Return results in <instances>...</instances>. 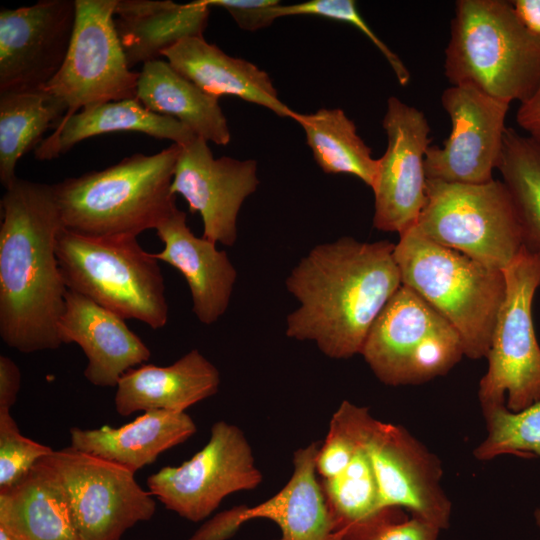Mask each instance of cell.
Returning <instances> with one entry per match:
<instances>
[{"label":"cell","mask_w":540,"mask_h":540,"mask_svg":"<svg viewBox=\"0 0 540 540\" xmlns=\"http://www.w3.org/2000/svg\"><path fill=\"white\" fill-rule=\"evenodd\" d=\"M394 250L386 240L348 236L313 247L285 281L299 303L286 318V336L312 341L332 359L360 354L374 321L402 286Z\"/></svg>","instance_id":"1"},{"label":"cell","mask_w":540,"mask_h":540,"mask_svg":"<svg viewBox=\"0 0 540 540\" xmlns=\"http://www.w3.org/2000/svg\"><path fill=\"white\" fill-rule=\"evenodd\" d=\"M0 204V337L22 353L55 350L68 288L56 256L64 226L52 185L17 177Z\"/></svg>","instance_id":"2"},{"label":"cell","mask_w":540,"mask_h":540,"mask_svg":"<svg viewBox=\"0 0 540 540\" xmlns=\"http://www.w3.org/2000/svg\"><path fill=\"white\" fill-rule=\"evenodd\" d=\"M181 146L123 158L52 185L64 228L90 237L135 236L176 209L172 180Z\"/></svg>","instance_id":"3"},{"label":"cell","mask_w":540,"mask_h":540,"mask_svg":"<svg viewBox=\"0 0 540 540\" xmlns=\"http://www.w3.org/2000/svg\"><path fill=\"white\" fill-rule=\"evenodd\" d=\"M444 71L452 86L522 103L540 84V36L523 25L511 1L458 0Z\"/></svg>","instance_id":"4"},{"label":"cell","mask_w":540,"mask_h":540,"mask_svg":"<svg viewBox=\"0 0 540 540\" xmlns=\"http://www.w3.org/2000/svg\"><path fill=\"white\" fill-rule=\"evenodd\" d=\"M399 236L394 256L402 284L453 326L465 357H486L505 295L503 272L431 241L416 227Z\"/></svg>","instance_id":"5"},{"label":"cell","mask_w":540,"mask_h":540,"mask_svg":"<svg viewBox=\"0 0 540 540\" xmlns=\"http://www.w3.org/2000/svg\"><path fill=\"white\" fill-rule=\"evenodd\" d=\"M56 256L69 290L123 319L152 329L168 322V303L159 261L135 236L90 237L63 228Z\"/></svg>","instance_id":"6"},{"label":"cell","mask_w":540,"mask_h":540,"mask_svg":"<svg viewBox=\"0 0 540 540\" xmlns=\"http://www.w3.org/2000/svg\"><path fill=\"white\" fill-rule=\"evenodd\" d=\"M416 229L426 238L503 271L525 246L520 216L501 180L481 184L427 179Z\"/></svg>","instance_id":"7"},{"label":"cell","mask_w":540,"mask_h":540,"mask_svg":"<svg viewBox=\"0 0 540 540\" xmlns=\"http://www.w3.org/2000/svg\"><path fill=\"white\" fill-rule=\"evenodd\" d=\"M360 354L382 383L399 386L445 375L464 349L453 326L402 284L374 321Z\"/></svg>","instance_id":"8"},{"label":"cell","mask_w":540,"mask_h":540,"mask_svg":"<svg viewBox=\"0 0 540 540\" xmlns=\"http://www.w3.org/2000/svg\"><path fill=\"white\" fill-rule=\"evenodd\" d=\"M502 272L505 295L478 398L481 407L506 401L510 411L518 412L540 400V346L532 320L533 299L540 286V252L525 245Z\"/></svg>","instance_id":"9"},{"label":"cell","mask_w":540,"mask_h":540,"mask_svg":"<svg viewBox=\"0 0 540 540\" xmlns=\"http://www.w3.org/2000/svg\"><path fill=\"white\" fill-rule=\"evenodd\" d=\"M39 462L59 483L80 540H121L155 514L154 496L121 465L71 446Z\"/></svg>","instance_id":"10"},{"label":"cell","mask_w":540,"mask_h":540,"mask_svg":"<svg viewBox=\"0 0 540 540\" xmlns=\"http://www.w3.org/2000/svg\"><path fill=\"white\" fill-rule=\"evenodd\" d=\"M116 3L75 0V25L65 61L41 88L66 107L61 121L88 107L136 98L139 72L128 66L115 30Z\"/></svg>","instance_id":"11"},{"label":"cell","mask_w":540,"mask_h":540,"mask_svg":"<svg viewBox=\"0 0 540 540\" xmlns=\"http://www.w3.org/2000/svg\"><path fill=\"white\" fill-rule=\"evenodd\" d=\"M263 480L243 431L225 421L211 428L207 444L179 466L150 475L148 491L166 509L198 522L206 519L228 495L255 489Z\"/></svg>","instance_id":"12"},{"label":"cell","mask_w":540,"mask_h":540,"mask_svg":"<svg viewBox=\"0 0 540 540\" xmlns=\"http://www.w3.org/2000/svg\"><path fill=\"white\" fill-rule=\"evenodd\" d=\"M382 126L387 135L385 153L378 159L373 226L399 235L416 226L426 203L425 156L431 139L422 111L397 97L387 100Z\"/></svg>","instance_id":"13"},{"label":"cell","mask_w":540,"mask_h":540,"mask_svg":"<svg viewBox=\"0 0 540 540\" xmlns=\"http://www.w3.org/2000/svg\"><path fill=\"white\" fill-rule=\"evenodd\" d=\"M76 18L73 0L0 11V93L39 90L61 69Z\"/></svg>","instance_id":"14"},{"label":"cell","mask_w":540,"mask_h":540,"mask_svg":"<svg viewBox=\"0 0 540 540\" xmlns=\"http://www.w3.org/2000/svg\"><path fill=\"white\" fill-rule=\"evenodd\" d=\"M441 103L451 120V132L442 147H428L427 179L464 184L493 180L509 104L464 86L445 89Z\"/></svg>","instance_id":"15"},{"label":"cell","mask_w":540,"mask_h":540,"mask_svg":"<svg viewBox=\"0 0 540 540\" xmlns=\"http://www.w3.org/2000/svg\"><path fill=\"white\" fill-rule=\"evenodd\" d=\"M258 184L255 160L215 158L208 142L195 138L181 146L171 191L186 200L190 213L200 214L202 237L233 246L239 211Z\"/></svg>","instance_id":"16"},{"label":"cell","mask_w":540,"mask_h":540,"mask_svg":"<svg viewBox=\"0 0 540 540\" xmlns=\"http://www.w3.org/2000/svg\"><path fill=\"white\" fill-rule=\"evenodd\" d=\"M366 449L381 505L406 508L440 530L449 526L451 503L440 481L439 459L399 425L376 420Z\"/></svg>","instance_id":"17"},{"label":"cell","mask_w":540,"mask_h":540,"mask_svg":"<svg viewBox=\"0 0 540 540\" xmlns=\"http://www.w3.org/2000/svg\"><path fill=\"white\" fill-rule=\"evenodd\" d=\"M321 442L299 448L293 455V472L285 486L266 501L233 507L206 521L188 540H227L242 524L264 518L281 531L276 540H337L316 458Z\"/></svg>","instance_id":"18"},{"label":"cell","mask_w":540,"mask_h":540,"mask_svg":"<svg viewBox=\"0 0 540 540\" xmlns=\"http://www.w3.org/2000/svg\"><path fill=\"white\" fill-rule=\"evenodd\" d=\"M124 320L84 295L67 290L58 337L62 344L80 346L88 359L84 376L95 386L116 387L128 370L151 356Z\"/></svg>","instance_id":"19"},{"label":"cell","mask_w":540,"mask_h":540,"mask_svg":"<svg viewBox=\"0 0 540 540\" xmlns=\"http://www.w3.org/2000/svg\"><path fill=\"white\" fill-rule=\"evenodd\" d=\"M164 247L153 253L178 270L192 296V311L204 325H212L228 309L237 271L216 243L196 236L187 225V215L178 208L155 229Z\"/></svg>","instance_id":"20"},{"label":"cell","mask_w":540,"mask_h":540,"mask_svg":"<svg viewBox=\"0 0 540 540\" xmlns=\"http://www.w3.org/2000/svg\"><path fill=\"white\" fill-rule=\"evenodd\" d=\"M220 373L199 350L192 349L169 366L141 365L128 370L116 386V412H185L217 393Z\"/></svg>","instance_id":"21"},{"label":"cell","mask_w":540,"mask_h":540,"mask_svg":"<svg viewBox=\"0 0 540 540\" xmlns=\"http://www.w3.org/2000/svg\"><path fill=\"white\" fill-rule=\"evenodd\" d=\"M162 57L181 75L219 99L232 95L293 119L296 113L279 97L270 76L245 59L226 54L203 36L182 39Z\"/></svg>","instance_id":"22"},{"label":"cell","mask_w":540,"mask_h":540,"mask_svg":"<svg viewBox=\"0 0 540 540\" xmlns=\"http://www.w3.org/2000/svg\"><path fill=\"white\" fill-rule=\"evenodd\" d=\"M197 427L185 412L146 411L118 428L70 429L71 447L121 465L132 472L152 464L158 456L186 440Z\"/></svg>","instance_id":"23"},{"label":"cell","mask_w":540,"mask_h":540,"mask_svg":"<svg viewBox=\"0 0 540 540\" xmlns=\"http://www.w3.org/2000/svg\"><path fill=\"white\" fill-rule=\"evenodd\" d=\"M209 11L206 0H117L114 26L128 66L159 59L182 39L203 36Z\"/></svg>","instance_id":"24"},{"label":"cell","mask_w":540,"mask_h":540,"mask_svg":"<svg viewBox=\"0 0 540 540\" xmlns=\"http://www.w3.org/2000/svg\"><path fill=\"white\" fill-rule=\"evenodd\" d=\"M117 132L144 133L157 139L171 140L180 146L197 138L179 121L151 112L132 98L88 107L59 122L34 149V155L37 160H52L83 140Z\"/></svg>","instance_id":"25"},{"label":"cell","mask_w":540,"mask_h":540,"mask_svg":"<svg viewBox=\"0 0 540 540\" xmlns=\"http://www.w3.org/2000/svg\"><path fill=\"white\" fill-rule=\"evenodd\" d=\"M136 99L149 111L171 117L197 138L227 145L231 132L218 98L177 72L166 60L142 65Z\"/></svg>","instance_id":"26"},{"label":"cell","mask_w":540,"mask_h":540,"mask_svg":"<svg viewBox=\"0 0 540 540\" xmlns=\"http://www.w3.org/2000/svg\"><path fill=\"white\" fill-rule=\"evenodd\" d=\"M321 485L337 540H374L384 527L405 519L401 508L381 505L366 445L341 473L322 479Z\"/></svg>","instance_id":"27"},{"label":"cell","mask_w":540,"mask_h":540,"mask_svg":"<svg viewBox=\"0 0 540 540\" xmlns=\"http://www.w3.org/2000/svg\"><path fill=\"white\" fill-rule=\"evenodd\" d=\"M0 525L22 540H80L59 483L40 462L0 490Z\"/></svg>","instance_id":"28"},{"label":"cell","mask_w":540,"mask_h":540,"mask_svg":"<svg viewBox=\"0 0 540 540\" xmlns=\"http://www.w3.org/2000/svg\"><path fill=\"white\" fill-rule=\"evenodd\" d=\"M304 130L317 165L326 174H348L373 186L378 159L357 133L355 123L340 108H321L293 116Z\"/></svg>","instance_id":"29"},{"label":"cell","mask_w":540,"mask_h":540,"mask_svg":"<svg viewBox=\"0 0 540 540\" xmlns=\"http://www.w3.org/2000/svg\"><path fill=\"white\" fill-rule=\"evenodd\" d=\"M65 114L66 107L42 89L0 93V181L5 189L17 178L18 160Z\"/></svg>","instance_id":"30"},{"label":"cell","mask_w":540,"mask_h":540,"mask_svg":"<svg viewBox=\"0 0 540 540\" xmlns=\"http://www.w3.org/2000/svg\"><path fill=\"white\" fill-rule=\"evenodd\" d=\"M496 169L519 213L525 245L540 252V143L507 127Z\"/></svg>","instance_id":"31"},{"label":"cell","mask_w":540,"mask_h":540,"mask_svg":"<svg viewBox=\"0 0 540 540\" xmlns=\"http://www.w3.org/2000/svg\"><path fill=\"white\" fill-rule=\"evenodd\" d=\"M487 436L474 450V456L488 461L500 455L540 457V400L512 412L506 404L481 407Z\"/></svg>","instance_id":"32"},{"label":"cell","mask_w":540,"mask_h":540,"mask_svg":"<svg viewBox=\"0 0 540 540\" xmlns=\"http://www.w3.org/2000/svg\"><path fill=\"white\" fill-rule=\"evenodd\" d=\"M376 420L367 407L343 401L333 414L328 434L319 448L317 474L329 479L341 473L366 445Z\"/></svg>","instance_id":"33"},{"label":"cell","mask_w":540,"mask_h":540,"mask_svg":"<svg viewBox=\"0 0 540 540\" xmlns=\"http://www.w3.org/2000/svg\"><path fill=\"white\" fill-rule=\"evenodd\" d=\"M274 10L277 19L287 16L311 15L354 26L381 52L393 70L399 84L406 86L409 83V70L401 59L373 32L358 11L354 0H310L291 5L280 3Z\"/></svg>","instance_id":"34"},{"label":"cell","mask_w":540,"mask_h":540,"mask_svg":"<svg viewBox=\"0 0 540 540\" xmlns=\"http://www.w3.org/2000/svg\"><path fill=\"white\" fill-rule=\"evenodd\" d=\"M53 449L25 437L10 410L0 409V490L20 481Z\"/></svg>","instance_id":"35"},{"label":"cell","mask_w":540,"mask_h":540,"mask_svg":"<svg viewBox=\"0 0 540 540\" xmlns=\"http://www.w3.org/2000/svg\"><path fill=\"white\" fill-rule=\"evenodd\" d=\"M209 7L225 9L237 25L246 31H257L270 26L277 19L278 0H206Z\"/></svg>","instance_id":"36"},{"label":"cell","mask_w":540,"mask_h":540,"mask_svg":"<svg viewBox=\"0 0 540 540\" xmlns=\"http://www.w3.org/2000/svg\"><path fill=\"white\" fill-rule=\"evenodd\" d=\"M440 531L433 524L412 516L387 525L374 540H438Z\"/></svg>","instance_id":"37"},{"label":"cell","mask_w":540,"mask_h":540,"mask_svg":"<svg viewBox=\"0 0 540 540\" xmlns=\"http://www.w3.org/2000/svg\"><path fill=\"white\" fill-rule=\"evenodd\" d=\"M21 387V372L7 356H0V409L10 410Z\"/></svg>","instance_id":"38"},{"label":"cell","mask_w":540,"mask_h":540,"mask_svg":"<svg viewBox=\"0 0 540 540\" xmlns=\"http://www.w3.org/2000/svg\"><path fill=\"white\" fill-rule=\"evenodd\" d=\"M516 121L528 136L540 143V84L528 100L520 103Z\"/></svg>","instance_id":"39"},{"label":"cell","mask_w":540,"mask_h":540,"mask_svg":"<svg viewBox=\"0 0 540 540\" xmlns=\"http://www.w3.org/2000/svg\"><path fill=\"white\" fill-rule=\"evenodd\" d=\"M511 4L523 25L540 36V0H514Z\"/></svg>","instance_id":"40"},{"label":"cell","mask_w":540,"mask_h":540,"mask_svg":"<svg viewBox=\"0 0 540 540\" xmlns=\"http://www.w3.org/2000/svg\"><path fill=\"white\" fill-rule=\"evenodd\" d=\"M0 540H22L18 535L0 525Z\"/></svg>","instance_id":"41"},{"label":"cell","mask_w":540,"mask_h":540,"mask_svg":"<svg viewBox=\"0 0 540 540\" xmlns=\"http://www.w3.org/2000/svg\"><path fill=\"white\" fill-rule=\"evenodd\" d=\"M534 515H535L536 524L538 525L540 529V508L535 511Z\"/></svg>","instance_id":"42"}]
</instances>
